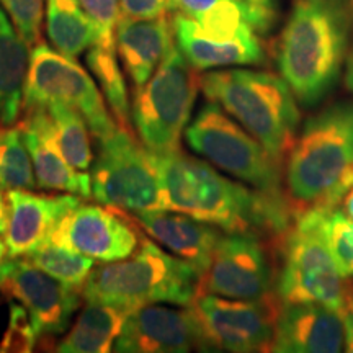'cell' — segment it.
Returning a JSON list of instances; mask_svg holds the SVG:
<instances>
[{"label":"cell","mask_w":353,"mask_h":353,"mask_svg":"<svg viewBox=\"0 0 353 353\" xmlns=\"http://www.w3.org/2000/svg\"><path fill=\"white\" fill-rule=\"evenodd\" d=\"M38 188L33 161L19 125L0 128V190Z\"/></svg>","instance_id":"obj_28"},{"label":"cell","mask_w":353,"mask_h":353,"mask_svg":"<svg viewBox=\"0 0 353 353\" xmlns=\"http://www.w3.org/2000/svg\"><path fill=\"white\" fill-rule=\"evenodd\" d=\"M200 88L283 162L299 128L296 97L283 77L262 70L221 69L200 76Z\"/></svg>","instance_id":"obj_5"},{"label":"cell","mask_w":353,"mask_h":353,"mask_svg":"<svg viewBox=\"0 0 353 353\" xmlns=\"http://www.w3.org/2000/svg\"><path fill=\"white\" fill-rule=\"evenodd\" d=\"M0 293L28 311L38 339L64 334L82 296L26 257H8L3 262Z\"/></svg>","instance_id":"obj_14"},{"label":"cell","mask_w":353,"mask_h":353,"mask_svg":"<svg viewBox=\"0 0 353 353\" xmlns=\"http://www.w3.org/2000/svg\"><path fill=\"white\" fill-rule=\"evenodd\" d=\"M283 257L276 286L281 304L317 303L342 314L350 286L322 234V210L298 216L286 237Z\"/></svg>","instance_id":"obj_8"},{"label":"cell","mask_w":353,"mask_h":353,"mask_svg":"<svg viewBox=\"0 0 353 353\" xmlns=\"http://www.w3.org/2000/svg\"><path fill=\"white\" fill-rule=\"evenodd\" d=\"M90 175L92 193L101 205L128 214L165 210L152 152L130 130L118 126L99 141V156Z\"/></svg>","instance_id":"obj_9"},{"label":"cell","mask_w":353,"mask_h":353,"mask_svg":"<svg viewBox=\"0 0 353 353\" xmlns=\"http://www.w3.org/2000/svg\"><path fill=\"white\" fill-rule=\"evenodd\" d=\"M23 141L33 161L38 188L68 192L81 198H92V175L74 169L57 144L54 125L44 107L25 110L19 123Z\"/></svg>","instance_id":"obj_17"},{"label":"cell","mask_w":353,"mask_h":353,"mask_svg":"<svg viewBox=\"0 0 353 353\" xmlns=\"http://www.w3.org/2000/svg\"><path fill=\"white\" fill-rule=\"evenodd\" d=\"M201 330L203 350L250 353L270 350L281 301L231 299L201 293L190 304Z\"/></svg>","instance_id":"obj_11"},{"label":"cell","mask_w":353,"mask_h":353,"mask_svg":"<svg viewBox=\"0 0 353 353\" xmlns=\"http://www.w3.org/2000/svg\"><path fill=\"white\" fill-rule=\"evenodd\" d=\"M239 2L245 3L254 10H257L259 13H262L263 17H267L268 20L275 21L276 17V3L275 0H239Z\"/></svg>","instance_id":"obj_36"},{"label":"cell","mask_w":353,"mask_h":353,"mask_svg":"<svg viewBox=\"0 0 353 353\" xmlns=\"http://www.w3.org/2000/svg\"><path fill=\"white\" fill-rule=\"evenodd\" d=\"M345 347L341 312L317 303L281 304L270 352L337 353Z\"/></svg>","instance_id":"obj_16"},{"label":"cell","mask_w":353,"mask_h":353,"mask_svg":"<svg viewBox=\"0 0 353 353\" xmlns=\"http://www.w3.org/2000/svg\"><path fill=\"white\" fill-rule=\"evenodd\" d=\"M8 226L6 244L8 257H26L50 241L61 219L76 208L77 195H38L32 190H8Z\"/></svg>","instance_id":"obj_18"},{"label":"cell","mask_w":353,"mask_h":353,"mask_svg":"<svg viewBox=\"0 0 353 353\" xmlns=\"http://www.w3.org/2000/svg\"><path fill=\"white\" fill-rule=\"evenodd\" d=\"M342 321L343 327H345V350L353 352V293L350 288V293H348L345 307L342 311Z\"/></svg>","instance_id":"obj_35"},{"label":"cell","mask_w":353,"mask_h":353,"mask_svg":"<svg viewBox=\"0 0 353 353\" xmlns=\"http://www.w3.org/2000/svg\"><path fill=\"white\" fill-rule=\"evenodd\" d=\"M8 214H10V206H8V198L3 195L0 190V234H6L8 226Z\"/></svg>","instance_id":"obj_38"},{"label":"cell","mask_w":353,"mask_h":353,"mask_svg":"<svg viewBox=\"0 0 353 353\" xmlns=\"http://www.w3.org/2000/svg\"><path fill=\"white\" fill-rule=\"evenodd\" d=\"M172 10H176L196 21L205 33L219 38H234L255 30L265 33L273 21L239 0H172Z\"/></svg>","instance_id":"obj_23"},{"label":"cell","mask_w":353,"mask_h":353,"mask_svg":"<svg viewBox=\"0 0 353 353\" xmlns=\"http://www.w3.org/2000/svg\"><path fill=\"white\" fill-rule=\"evenodd\" d=\"M345 85L353 94V28H352L350 48H348L347 59H345Z\"/></svg>","instance_id":"obj_37"},{"label":"cell","mask_w":353,"mask_h":353,"mask_svg":"<svg viewBox=\"0 0 353 353\" xmlns=\"http://www.w3.org/2000/svg\"><path fill=\"white\" fill-rule=\"evenodd\" d=\"M203 350L201 330L190 306L145 304L128 312L113 350L120 353H187Z\"/></svg>","instance_id":"obj_15"},{"label":"cell","mask_w":353,"mask_h":353,"mask_svg":"<svg viewBox=\"0 0 353 353\" xmlns=\"http://www.w3.org/2000/svg\"><path fill=\"white\" fill-rule=\"evenodd\" d=\"M172 28L176 46L196 70L252 65L263 63L265 59L263 46L254 28L234 38L213 37L180 12H175L172 17Z\"/></svg>","instance_id":"obj_19"},{"label":"cell","mask_w":353,"mask_h":353,"mask_svg":"<svg viewBox=\"0 0 353 353\" xmlns=\"http://www.w3.org/2000/svg\"><path fill=\"white\" fill-rule=\"evenodd\" d=\"M26 259L32 260L43 272L50 273L61 283L68 285L69 288L76 290L79 293H82L87 278L95 268L94 259L65 249L63 245H57L51 241H48L46 244L26 255Z\"/></svg>","instance_id":"obj_29"},{"label":"cell","mask_w":353,"mask_h":353,"mask_svg":"<svg viewBox=\"0 0 353 353\" xmlns=\"http://www.w3.org/2000/svg\"><path fill=\"white\" fill-rule=\"evenodd\" d=\"M190 148L218 169L250 185L275 205L290 210L280 162L214 101L200 110L185 130ZM291 211V210H290Z\"/></svg>","instance_id":"obj_6"},{"label":"cell","mask_w":353,"mask_h":353,"mask_svg":"<svg viewBox=\"0 0 353 353\" xmlns=\"http://www.w3.org/2000/svg\"><path fill=\"white\" fill-rule=\"evenodd\" d=\"M38 335L28 311L21 304L12 303L8 325L0 341V353H30L34 350Z\"/></svg>","instance_id":"obj_33"},{"label":"cell","mask_w":353,"mask_h":353,"mask_svg":"<svg viewBox=\"0 0 353 353\" xmlns=\"http://www.w3.org/2000/svg\"><path fill=\"white\" fill-rule=\"evenodd\" d=\"M87 65L99 82L105 101L113 112L114 121L118 123V126L131 131L126 82L117 59V50L90 46L87 52Z\"/></svg>","instance_id":"obj_27"},{"label":"cell","mask_w":353,"mask_h":353,"mask_svg":"<svg viewBox=\"0 0 353 353\" xmlns=\"http://www.w3.org/2000/svg\"><path fill=\"white\" fill-rule=\"evenodd\" d=\"M353 188V103L309 118L286 156L285 193L294 216L332 210Z\"/></svg>","instance_id":"obj_3"},{"label":"cell","mask_w":353,"mask_h":353,"mask_svg":"<svg viewBox=\"0 0 353 353\" xmlns=\"http://www.w3.org/2000/svg\"><path fill=\"white\" fill-rule=\"evenodd\" d=\"M198 90L196 69L174 43L152 77L134 88L132 97V123L149 152L164 156L180 151Z\"/></svg>","instance_id":"obj_7"},{"label":"cell","mask_w":353,"mask_h":353,"mask_svg":"<svg viewBox=\"0 0 353 353\" xmlns=\"http://www.w3.org/2000/svg\"><path fill=\"white\" fill-rule=\"evenodd\" d=\"M201 294V273L143 236L130 257L94 268L82 290L85 301H101L126 311L145 304L190 306Z\"/></svg>","instance_id":"obj_4"},{"label":"cell","mask_w":353,"mask_h":353,"mask_svg":"<svg viewBox=\"0 0 353 353\" xmlns=\"http://www.w3.org/2000/svg\"><path fill=\"white\" fill-rule=\"evenodd\" d=\"M0 7L30 48L39 43L44 17V0H0Z\"/></svg>","instance_id":"obj_32"},{"label":"cell","mask_w":353,"mask_h":353,"mask_svg":"<svg viewBox=\"0 0 353 353\" xmlns=\"http://www.w3.org/2000/svg\"><path fill=\"white\" fill-rule=\"evenodd\" d=\"M44 108L48 110L54 125L57 144L64 157L74 169L88 172L94 165V152L90 148L87 121L77 110L64 103H50Z\"/></svg>","instance_id":"obj_26"},{"label":"cell","mask_w":353,"mask_h":353,"mask_svg":"<svg viewBox=\"0 0 353 353\" xmlns=\"http://www.w3.org/2000/svg\"><path fill=\"white\" fill-rule=\"evenodd\" d=\"M82 10L95 26V43L92 46L117 50V25L121 17L120 0H79Z\"/></svg>","instance_id":"obj_31"},{"label":"cell","mask_w":353,"mask_h":353,"mask_svg":"<svg viewBox=\"0 0 353 353\" xmlns=\"http://www.w3.org/2000/svg\"><path fill=\"white\" fill-rule=\"evenodd\" d=\"M50 103H64L77 110L97 141L107 138L118 128V123L110 117L103 94L90 74L76 59L39 41L30 51L23 112L48 107Z\"/></svg>","instance_id":"obj_10"},{"label":"cell","mask_w":353,"mask_h":353,"mask_svg":"<svg viewBox=\"0 0 353 353\" xmlns=\"http://www.w3.org/2000/svg\"><path fill=\"white\" fill-rule=\"evenodd\" d=\"M51 2H56V3H59V6H64V7H81L79 0H51Z\"/></svg>","instance_id":"obj_41"},{"label":"cell","mask_w":353,"mask_h":353,"mask_svg":"<svg viewBox=\"0 0 353 353\" xmlns=\"http://www.w3.org/2000/svg\"><path fill=\"white\" fill-rule=\"evenodd\" d=\"M273 272L257 234H221L211 262L201 275V293L231 299L272 296Z\"/></svg>","instance_id":"obj_13"},{"label":"cell","mask_w":353,"mask_h":353,"mask_svg":"<svg viewBox=\"0 0 353 353\" xmlns=\"http://www.w3.org/2000/svg\"><path fill=\"white\" fill-rule=\"evenodd\" d=\"M2 236V234H0ZM8 259V249H7V244H6V239H2L0 237V267H2L3 262Z\"/></svg>","instance_id":"obj_40"},{"label":"cell","mask_w":353,"mask_h":353,"mask_svg":"<svg viewBox=\"0 0 353 353\" xmlns=\"http://www.w3.org/2000/svg\"><path fill=\"white\" fill-rule=\"evenodd\" d=\"M114 38L120 63L134 88L143 87L152 77L175 43L172 20L167 15L134 19L121 13Z\"/></svg>","instance_id":"obj_21"},{"label":"cell","mask_w":353,"mask_h":353,"mask_svg":"<svg viewBox=\"0 0 353 353\" xmlns=\"http://www.w3.org/2000/svg\"><path fill=\"white\" fill-rule=\"evenodd\" d=\"M152 157L165 210L190 214L226 232H283L288 226V208L226 179L208 162L182 151Z\"/></svg>","instance_id":"obj_1"},{"label":"cell","mask_w":353,"mask_h":353,"mask_svg":"<svg viewBox=\"0 0 353 353\" xmlns=\"http://www.w3.org/2000/svg\"><path fill=\"white\" fill-rule=\"evenodd\" d=\"M343 208H345V213L353 219V188L345 195V201H343Z\"/></svg>","instance_id":"obj_39"},{"label":"cell","mask_w":353,"mask_h":353,"mask_svg":"<svg viewBox=\"0 0 353 353\" xmlns=\"http://www.w3.org/2000/svg\"><path fill=\"white\" fill-rule=\"evenodd\" d=\"M144 231L125 211L79 203L57 223L50 241L95 262L108 263L136 252Z\"/></svg>","instance_id":"obj_12"},{"label":"cell","mask_w":353,"mask_h":353,"mask_svg":"<svg viewBox=\"0 0 353 353\" xmlns=\"http://www.w3.org/2000/svg\"><path fill=\"white\" fill-rule=\"evenodd\" d=\"M28 65L30 46L0 7V128L19 121Z\"/></svg>","instance_id":"obj_22"},{"label":"cell","mask_w":353,"mask_h":353,"mask_svg":"<svg viewBox=\"0 0 353 353\" xmlns=\"http://www.w3.org/2000/svg\"><path fill=\"white\" fill-rule=\"evenodd\" d=\"M353 28V0H293L278 39L276 64L296 100L321 101L345 64Z\"/></svg>","instance_id":"obj_2"},{"label":"cell","mask_w":353,"mask_h":353,"mask_svg":"<svg viewBox=\"0 0 353 353\" xmlns=\"http://www.w3.org/2000/svg\"><path fill=\"white\" fill-rule=\"evenodd\" d=\"M121 13L134 19H156L172 10V0H120Z\"/></svg>","instance_id":"obj_34"},{"label":"cell","mask_w":353,"mask_h":353,"mask_svg":"<svg viewBox=\"0 0 353 353\" xmlns=\"http://www.w3.org/2000/svg\"><path fill=\"white\" fill-rule=\"evenodd\" d=\"M322 234L339 270L353 276V219L339 210H322Z\"/></svg>","instance_id":"obj_30"},{"label":"cell","mask_w":353,"mask_h":353,"mask_svg":"<svg viewBox=\"0 0 353 353\" xmlns=\"http://www.w3.org/2000/svg\"><path fill=\"white\" fill-rule=\"evenodd\" d=\"M130 216L152 241L169 249L170 254L187 260L201 275L206 272L221 237L216 226L172 210L143 211Z\"/></svg>","instance_id":"obj_20"},{"label":"cell","mask_w":353,"mask_h":353,"mask_svg":"<svg viewBox=\"0 0 353 353\" xmlns=\"http://www.w3.org/2000/svg\"><path fill=\"white\" fill-rule=\"evenodd\" d=\"M48 38L56 51L77 59L95 43V26L82 7H64L48 0Z\"/></svg>","instance_id":"obj_25"},{"label":"cell","mask_w":353,"mask_h":353,"mask_svg":"<svg viewBox=\"0 0 353 353\" xmlns=\"http://www.w3.org/2000/svg\"><path fill=\"white\" fill-rule=\"evenodd\" d=\"M126 309L101 301H87L76 324L56 345L59 353H107L125 324Z\"/></svg>","instance_id":"obj_24"}]
</instances>
